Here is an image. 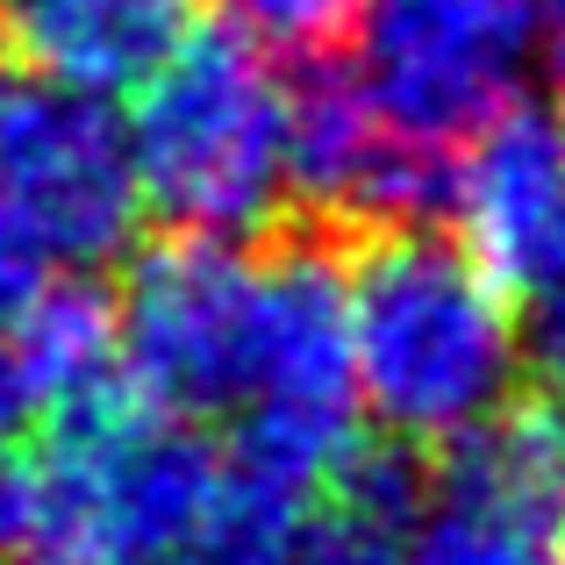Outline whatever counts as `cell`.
Here are the masks:
<instances>
[{
  "mask_svg": "<svg viewBox=\"0 0 565 565\" xmlns=\"http://www.w3.org/2000/svg\"><path fill=\"white\" fill-rule=\"evenodd\" d=\"M351 386L401 444H451L509 401L515 322L451 230H386L344 244Z\"/></svg>",
  "mask_w": 565,
  "mask_h": 565,
  "instance_id": "cell-1",
  "label": "cell"
},
{
  "mask_svg": "<svg viewBox=\"0 0 565 565\" xmlns=\"http://www.w3.org/2000/svg\"><path fill=\"white\" fill-rule=\"evenodd\" d=\"M129 172L166 236H258L287 201L279 180V79L230 22L193 29L137 86Z\"/></svg>",
  "mask_w": 565,
  "mask_h": 565,
  "instance_id": "cell-2",
  "label": "cell"
},
{
  "mask_svg": "<svg viewBox=\"0 0 565 565\" xmlns=\"http://www.w3.org/2000/svg\"><path fill=\"white\" fill-rule=\"evenodd\" d=\"M0 207L43 258H65L72 273L122 258L143 201L108 100L43 72H0Z\"/></svg>",
  "mask_w": 565,
  "mask_h": 565,
  "instance_id": "cell-3",
  "label": "cell"
},
{
  "mask_svg": "<svg viewBox=\"0 0 565 565\" xmlns=\"http://www.w3.org/2000/svg\"><path fill=\"white\" fill-rule=\"evenodd\" d=\"M351 36L365 51L359 94L386 137L458 151L515 100L530 14L523 0H365Z\"/></svg>",
  "mask_w": 565,
  "mask_h": 565,
  "instance_id": "cell-4",
  "label": "cell"
},
{
  "mask_svg": "<svg viewBox=\"0 0 565 565\" xmlns=\"http://www.w3.org/2000/svg\"><path fill=\"white\" fill-rule=\"evenodd\" d=\"M122 380L180 423L250 401V258L215 236H158L115 294Z\"/></svg>",
  "mask_w": 565,
  "mask_h": 565,
  "instance_id": "cell-5",
  "label": "cell"
},
{
  "mask_svg": "<svg viewBox=\"0 0 565 565\" xmlns=\"http://www.w3.org/2000/svg\"><path fill=\"white\" fill-rule=\"evenodd\" d=\"M458 244L501 301L565 273V122L552 108H509L458 158Z\"/></svg>",
  "mask_w": 565,
  "mask_h": 565,
  "instance_id": "cell-6",
  "label": "cell"
},
{
  "mask_svg": "<svg viewBox=\"0 0 565 565\" xmlns=\"http://www.w3.org/2000/svg\"><path fill=\"white\" fill-rule=\"evenodd\" d=\"M201 0H0V36L22 72H43L79 94L143 86L193 36Z\"/></svg>",
  "mask_w": 565,
  "mask_h": 565,
  "instance_id": "cell-7",
  "label": "cell"
},
{
  "mask_svg": "<svg viewBox=\"0 0 565 565\" xmlns=\"http://www.w3.org/2000/svg\"><path fill=\"white\" fill-rule=\"evenodd\" d=\"M14 380L29 394V415L51 423L72 401H94L100 386L122 380V344H115V287L100 273H57L36 279L0 322Z\"/></svg>",
  "mask_w": 565,
  "mask_h": 565,
  "instance_id": "cell-8",
  "label": "cell"
},
{
  "mask_svg": "<svg viewBox=\"0 0 565 565\" xmlns=\"http://www.w3.org/2000/svg\"><path fill=\"white\" fill-rule=\"evenodd\" d=\"M359 8L365 0H222V22L250 51H279L308 65V57H337V43L359 29Z\"/></svg>",
  "mask_w": 565,
  "mask_h": 565,
  "instance_id": "cell-9",
  "label": "cell"
},
{
  "mask_svg": "<svg viewBox=\"0 0 565 565\" xmlns=\"http://www.w3.org/2000/svg\"><path fill=\"white\" fill-rule=\"evenodd\" d=\"M279 565H408V552H401V537H386V530L359 523L351 509L322 501V509L301 515L294 537L279 544Z\"/></svg>",
  "mask_w": 565,
  "mask_h": 565,
  "instance_id": "cell-10",
  "label": "cell"
},
{
  "mask_svg": "<svg viewBox=\"0 0 565 565\" xmlns=\"http://www.w3.org/2000/svg\"><path fill=\"white\" fill-rule=\"evenodd\" d=\"M509 322H515V365L537 373V394L565 401V273L515 294Z\"/></svg>",
  "mask_w": 565,
  "mask_h": 565,
  "instance_id": "cell-11",
  "label": "cell"
},
{
  "mask_svg": "<svg viewBox=\"0 0 565 565\" xmlns=\"http://www.w3.org/2000/svg\"><path fill=\"white\" fill-rule=\"evenodd\" d=\"M408 565H558V558L537 552V544H515V537H494V530L444 523V515H437L423 558H408Z\"/></svg>",
  "mask_w": 565,
  "mask_h": 565,
  "instance_id": "cell-12",
  "label": "cell"
},
{
  "mask_svg": "<svg viewBox=\"0 0 565 565\" xmlns=\"http://www.w3.org/2000/svg\"><path fill=\"white\" fill-rule=\"evenodd\" d=\"M29 530H36V458L22 444H0V565L22 558Z\"/></svg>",
  "mask_w": 565,
  "mask_h": 565,
  "instance_id": "cell-13",
  "label": "cell"
},
{
  "mask_svg": "<svg viewBox=\"0 0 565 565\" xmlns=\"http://www.w3.org/2000/svg\"><path fill=\"white\" fill-rule=\"evenodd\" d=\"M36 279H43V250L29 244L22 222H14L8 207H0V316H8V308L22 301L29 287H36Z\"/></svg>",
  "mask_w": 565,
  "mask_h": 565,
  "instance_id": "cell-14",
  "label": "cell"
},
{
  "mask_svg": "<svg viewBox=\"0 0 565 565\" xmlns=\"http://www.w3.org/2000/svg\"><path fill=\"white\" fill-rule=\"evenodd\" d=\"M29 423H36V415H29V394H22V380H14V359H8V337H0V444H22Z\"/></svg>",
  "mask_w": 565,
  "mask_h": 565,
  "instance_id": "cell-15",
  "label": "cell"
},
{
  "mask_svg": "<svg viewBox=\"0 0 565 565\" xmlns=\"http://www.w3.org/2000/svg\"><path fill=\"white\" fill-rule=\"evenodd\" d=\"M523 14H530V36L544 29V51H552V72L565 86V0H523Z\"/></svg>",
  "mask_w": 565,
  "mask_h": 565,
  "instance_id": "cell-16",
  "label": "cell"
}]
</instances>
